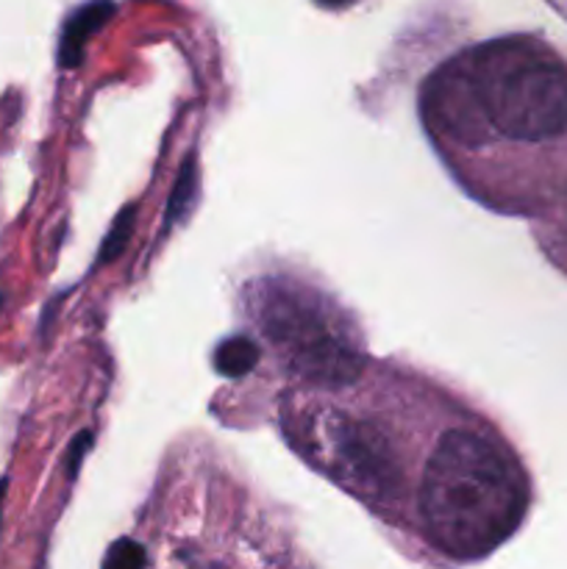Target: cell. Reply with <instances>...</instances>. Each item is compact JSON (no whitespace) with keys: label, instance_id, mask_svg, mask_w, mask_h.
I'll use <instances>...</instances> for the list:
<instances>
[{"label":"cell","instance_id":"3957f363","mask_svg":"<svg viewBox=\"0 0 567 569\" xmlns=\"http://www.w3.org/2000/svg\"><path fill=\"white\" fill-rule=\"evenodd\" d=\"M253 315L261 333L309 389L348 387L365 372L359 337L350 322L311 289L265 283Z\"/></svg>","mask_w":567,"mask_h":569},{"label":"cell","instance_id":"52a82bcc","mask_svg":"<svg viewBox=\"0 0 567 569\" xmlns=\"http://www.w3.org/2000/svg\"><path fill=\"white\" fill-rule=\"evenodd\" d=\"M320 6H328V9H339V6H348L354 3V0H317Z\"/></svg>","mask_w":567,"mask_h":569},{"label":"cell","instance_id":"5b68a950","mask_svg":"<svg viewBox=\"0 0 567 569\" xmlns=\"http://www.w3.org/2000/svg\"><path fill=\"white\" fill-rule=\"evenodd\" d=\"M261 353L256 348V342H250L248 337H231L226 342L217 345L215 353V367L220 370V376L226 378H242L248 372L256 370Z\"/></svg>","mask_w":567,"mask_h":569},{"label":"cell","instance_id":"7a4b0ae2","mask_svg":"<svg viewBox=\"0 0 567 569\" xmlns=\"http://www.w3.org/2000/svg\"><path fill=\"white\" fill-rule=\"evenodd\" d=\"M417 515L437 548L476 559L504 542L526 509L511 450L478 420L445 422L417 478Z\"/></svg>","mask_w":567,"mask_h":569},{"label":"cell","instance_id":"6da1fadb","mask_svg":"<svg viewBox=\"0 0 567 569\" xmlns=\"http://www.w3.org/2000/svg\"><path fill=\"white\" fill-rule=\"evenodd\" d=\"M422 122L450 167L495 142L559 139L567 133V67L523 42L489 44L434 72Z\"/></svg>","mask_w":567,"mask_h":569},{"label":"cell","instance_id":"ba28073f","mask_svg":"<svg viewBox=\"0 0 567 569\" xmlns=\"http://www.w3.org/2000/svg\"><path fill=\"white\" fill-rule=\"evenodd\" d=\"M0 500H3V481H0Z\"/></svg>","mask_w":567,"mask_h":569},{"label":"cell","instance_id":"8992f818","mask_svg":"<svg viewBox=\"0 0 567 569\" xmlns=\"http://www.w3.org/2000/svg\"><path fill=\"white\" fill-rule=\"evenodd\" d=\"M148 567V553L133 539H117L103 559V569H145Z\"/></svg>","mask_w":567,"mask_h":569},{"label":"cell","instance_id":"277c9868","mask_svg":"<svg viewBox=\"0 0 567 569\" xmlns=\"http://www.w3.org/2000/svg\"><path fill=\"white\" fill-rule=\"evenodd\" d=\"M111 11H115V6H111L109 0H98V3L83 6V9L78 11L70 22H67L64 39H61V64L64 67L78 64L83 42L89 39V33L98 31V28L109 20Z\"/></svg>","mask_w":567,"mask_h":569}]
</instances>
